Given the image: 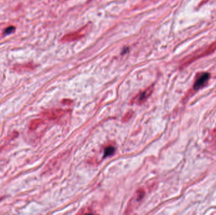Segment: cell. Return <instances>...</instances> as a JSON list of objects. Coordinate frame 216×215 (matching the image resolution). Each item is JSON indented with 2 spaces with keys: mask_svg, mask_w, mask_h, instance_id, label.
Segmentation results:
<instances>
[{
  "mask_svg": "<svg viewBox=\"0 0 216 215\" xmlns=\"http://www.w3.org/2000/svg\"><path fill=\"white\" fill-rule=\"evenodd\" d=\"M152 91H153L152 86H149V88L145 89L144 91L140 93V94L138 95H137L135 98H133L132 103H136L138 104V105H141V104H142L147 100V98L151 95Z\"/></svg>",
  "mask_w": 216,
  "mask_h": 215,
  "instance_id": "1",
  "label": "cell"
},
{
  "mask_svg": "<svg viewBox=\"0 0 216 215\" xmlns=\"http://www.w3.org/2000/svg\"><path fill=\"white\" fill-rule=\"evenodd\" d=\"M65 113V110L62 109H55L46 111L43 114V116L50 120H57L62 118Z\"/></svg>",
  "mask_w": 216,
  "mask_h": 215,
  "instance_id": "2",
  "label": "cell"
},
{
  "mask_svg": "<svg viewBox=\"0 0 216 215\" xmlns=\"http://www.w3.org/2000/svg\"><path fill=\"white\" fill-rule=\"evenodd\" d=\"M210 78V74L208 73H203L201 76L198 78V80L196 81L194 85V89L195 90H197L200 89L201 87H202L204 85H205L207 81L209 80Z\"/></svg>",
  "mask_w": 216,
  "mask_h": 215,
  "instance_id": "3",
  "label": "cell"
},
{
  "mask_svg": "<svg viewBox=\"0 0 216 215\" xmlns=\"http://www.w3.org/2000/svg\"><path fill=\"white\" fill-rule=\"evenodd\" d=\"M145 195V191L144 189H139L136 192L135 194V196L133 197L134 202L138 203L140 201H141Z\"/></svg>",
  "mask_w": 216,
  "mask_h": 215,
  "instance_id": "4",
  "label": "cell"
},
{
  "mask_svg": "<svg viewBox=\"0 0 216 215\" xmlns=\"http://www.w3.org/2000/svg\"><path fill=\"white\" fill-rule=\"evenodd\" d=\"M115 152V148L113 146H108L104 149V153L103 158L108 157V156L113 155Z\"/></svg>",
  "mask_w": 216,
  "mask_h": 215,
  "instance_id": "5",
  "label": "cell"
},
{
  "mask_svg": "<svg viewBox=\"0 0 216 215\" xmlns=\"http://www.w3.org/2000/svg\"><path fill=\"white\" fill-rule=\"evenodd\" d=\"M82 37V34H80L79 32H76L74 33H71L70 35H68V36H65V40H74L75 37V39H79L80 37Z\"/></svg>",
  "mask_w": 216,
  "mask_h": 215,
  "instance_id": "6",
  "label": "cell"
},
{
  "mask_svg": "<svg viewBox=\"0 0 216 215\" xmlns=\"http://www.w3.org/2000/svg\"><path fill=\"white\" fill-rule=\"evenodd\" d=\"M42 123V121L40 119H36L33 121L31 124V126H30V128L31 129H36L37 127Z\"/></svg>",
  "mask_w": 216,
  "mask_h": 215,
  "instance_id": "7",
  "label": "cell"
},
{
  "mask_svg": "<svg viewBox=\"0 0 216 215\" xmlns=\"http://www.w3.org/2000/svg\"><path fill=\"white\" fill-rule=\"evenodd\" d=\"M133 113L132 111L126 113V114L124 115V117L122 119V122H123V123H126L127 121H128L131 119L133 115Z\"/></svg>",
  "mask_w": 216,
  "mask_h": 215,
  "instance_id": "8",
  "label": "cell"
},
{
  "mask_svg": "<svg viewBox=\"0 0 216 215\" xmlns=\"http://www.w3.org/2000/svg\"><path fill=\"white\" fill-rule=\"evenodd\" d=\"M87 213H94L92 211H91L90 209L89 208H87V209H84V210H81L78 214H87Z\"/></svg>",
  "mask_w": 216,
  "mask_h": 215,
  "instance_id": "9",
  "label": "cell"
},
{
  "mask_svg": "<svg viewBox=\"0 0 216 215\" xmlns=\"http://www.w3.org/2000/svg\"><path fill=\"white\" fill-rule=\"evenodd\" d=\"M14 30H15V27H9L7 29H6L5 33H10L12 32Z\"/></svg>",
  "mask_w": 216,
  "mask_h": 215,
  "instance_id": "10",
  "label": "cell"
}]
</instances>
